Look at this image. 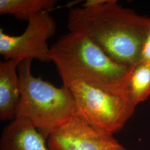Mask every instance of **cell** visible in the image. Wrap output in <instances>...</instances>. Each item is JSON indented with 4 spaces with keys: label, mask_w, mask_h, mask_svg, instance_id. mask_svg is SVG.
Here are the masks:
<instances>
[{
    "label": "cell",
    "mask_w": 150,
    "mask_h": 150,
    "mask_svg": "<svg viewBox=\"0 0 150 150\" xmlns=\"http://www.w3.org/2000/svg\"><path fill=\"white\" fill-rule=\"evenodd\" d=\"M150 18L124 8L116 0L70 10L69 31L84 35L116 62L132 67L140 61Z\"/></svg>",
    "instance_id": "6da1fadb"
},
{
    "label": "cell",
    "mask_w": 150,
    "mask_h": 150,
    "mask_svg": "<svg viewBox=\"0 0 150 150\" xmlns=\"http://www.w3.org/2000/svg\"><path fill=\"white\" fill-rule=\"evenodd\" d=\"M50 56L56 65L63 85L76 83L115 91H127L131 67L109 57L86 36L69 31L50 47Z\"/></svg>",
    "instance_id": "7a4b0ae2"
},
{
    "label": "cell",
    "mask_w": 150,
    "mask_h": 150,
    "mask_svg": "<svg viewBox=\"0 0 150 150\" xmlns=\"http://www.w3.org/2000/svg\"><path fill=\"white\" fill-rule=\"evenodd\" d=\"M32 60L23 59L18 66L21 94L15 118L30 121L47 140L53 131L77 113V108L68 87H55L32 75Z\"/></svg>",
    "instance_id": "3957f363"
},
{
    "label": "cell",
    "mask_w": 150,
    "mask_h": 150,
    "mask_svg": "<svg viewBox=\"0 0 150 150\" xmlns=\"http://www.w3.org/2000/svg\"><path fill=\"white\" fill-rule=\"evenodd\" d=\"M77 114L91 126L114 134L123 129L136 106L127 91H115L76 83L69 87Z\"/></svg>",
    "instance_id": "277c9868"
},
{
    "label": "cell",
    "mask_w": 150,
    "mask_h": 150,
    "mask_svg": "<svg viewBox=\"0 0 150 150\" xmlns=\"http://www.w3.org/2000/svg\"><path fill=\"white\" fill-rule=\"evenodd\" d=\"M57 25L48 11H43L28 22L20 36H11L0 29V54L5 59H36L51 62L48 40L55 34Z\"/></svg>",
    "instance_id": "5b68a950"
},
{
    "label": "cell",
    "mask_w": 150,
    "mask_h": 150,
    "mask_svg": "<svg viewBox=\"0 0 150 150\" xmlns=\"http://www.w3.org/2000/svg\"><path fill=\"white\" fill-rule=\"evenodd\" d=\"M50 150H127L113 134L96 128L77 113L46 140Z\"/></svg>",
    "instance_id": "8992f818"
},
{
    "label": "cell",
    "mask_w": 150,
    "mask_h": 150,
    "mask_svg": "<svg viewBox=\"0 0 150 150\" xmlns=\"http://www.w3.org/2000/svg\"><path fill=\"white\" fill-rule=\"evenodd\" d=\"M22 59H5L0 62V120H13L21 98L18 66Z\"/></svg>",
    "instance_id": "52a82bcc"
},
{
    "label": "cell",
    "mask_w": 150,
    "mask_h": 150,
    "mask_svg": "<svg viewBox=\"0 0 150 150\" xmlns=\"http://www.w3.org/2000/svg\"><path fill=\"white\" fill-rule=\"evenodd\" d=\"M0 150H50L46 140L30 121L15 118L4 129Z\"/></svg>",
    "instance_id": "ba28073f"
},
{
    "label": "cell",
    "mask_w": 150,
    "mask_h": 150,
    "mask_svg": "<svg viewBox=\"0 0 150 150\" xmlns=\"http://www.w3.org/2000/svg\"><path fill=\"white\" fill-rule=\"evenodd\" d=\"M57 4L56 0H0V14L28 22L41 12L51 10Z\"/></svg>",
    "instance_id": "9c48e42d"
},
{
    "label": "cell",
    "mask_w": 150,
    "mask_h": 150,
    "mask_svg": "<svg viewBox=\"0 0 150 150\" xmlns=\"http://www.w3.org/2000/svg\"><path fill=\"white\" fill-rule=\"evenodd\" d=\"M127 90L136 107L150 97V63L139 62L131 68L127 80Z\"/></svg>",
    "instance_id": "30bf717a"
},
{
    "label": "cell",
    "mask_w": 150,
    "mask_h": 150,
    "mask_svg": "<svg viewBox=\"0 0 150 150\" xmlns=\"http://www.w3.org/2000/svg\"><path fill=\"white\" fill-rule=\"evenodd\" d=\"M139 62L150 63V25L142 44Z\"/></svg>",
    "instance_id": "8fae6325"
}]
</instances>
